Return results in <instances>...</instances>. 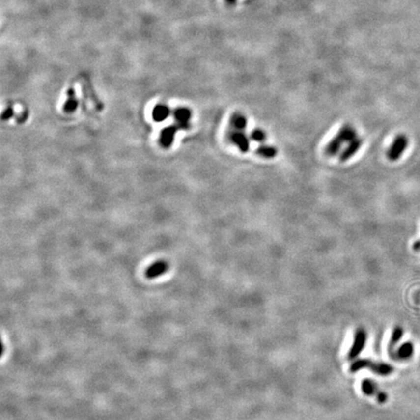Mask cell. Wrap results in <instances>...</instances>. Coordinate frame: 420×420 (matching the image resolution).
<instances>
[{
	"label": "cell",
	"instance_id": "6da1fadb",
	"mask_svg": "<svg viewBox=\"0 0 420 420\" xmlns=\"http://www.w3.org/2000/svg\"><path fill=\"white\" fill-rule=\"evenodd\" d=\"M363 369H369L372 372H373L378 375L381 376H387L390 375L391 373L394 372V368L387 364V363H383V362H374L373 360L370 359H358L356 360L351 366H350V372L351 373H356L360 370Z\"/></svg>",
	"mask_w": 420,
	"mask_h": 420
},
{
	"label": "cell",
	"instance_id": "7a4b0ae2",
	"mask_svg": "<svg viewBox=\"0 0 420 420\" xmlns=\"http://www.w3.org/2000/svg\"><path fill=\"white\" fill-rule=\"evenodd\" d=\"M408 144H409V140L406 136L399 135L398 137H396L386 153L387 159L391 162H395L399 160L402 154L406 151Z\"/></svg>",
	"mask_w": 420,
	"mask_h": 420
},
{
	"label": "cell",
	"instance_id": "3957f363",
	"mask_svg": "<svg viewBox=\"0 0 420 420\" xmlns=\"http://www.w3.org/2000/svg\"><path fill=\"white\" fill-rule=\"evenodd\" d=\"M367 341V332L360 328L356 331L353 344L348 352V359H355L364 349Z\"/></svg>",
	"mask_w": 420,
	"mask_h": 420
},
{
	"label": "cell",
	"instance_id": "277c9868",
	"mask_svg": "<svg viewBox=\"0 0 420 420\" xmlns=\"http://www.w3.org/2000/svg\"><path fill=\"white\" fill-rule=\"evenodd\" d=\"M361 388L364 394L368 395V396H375L377 401L381 404L385 403L388 400V396L386 393H384L383 391H379L376 384L373 382L372 379L366 378L362 381L361 384Z\"/></svg>",
	"mask_w": 420,
	"mask_h": 420
},
{
	"label": "cell",
	"instance_id": "5b68a950",
	"mask_svg": "<svg viewBox=\"0 0 420 420\" xmlns=\"http://www.w3.org/2000/svg\"><path fill=\"white\" fill-rule=\"evenodd\" d=\"M231 142L234 144L241 153H247L250 149L249 138L243 133V131H234L229 135Z\"/></svg>",
	"mask_w": 420,
	"mask_h": 420
},
{
	"label": "cell",
	"instance_id": "8992f818",
	"mask_svg": "<svg viewBox=\"0 0 420 420\" xmlns=\"http://www.w3.org/2000/svg\"><path fill=\"white\" fill-rule=\"evenodd\" d=\"M362 144H363V141L359 138L349 142L347 147L340 153L339 161L340 162H346V161L350 160L359 151Z\"/></svg>",
	"mask_w": 420,
	"mask_h": 420
},
{
	"label": "cell",
	"instance_id": "52a82bcc",
	"mask_svg": "<svg viewBox=\"0 0 420 420\" xmlns=\"http://www.w3.org/2000/svg\"><path fill=\"white\" fill-rule=\"evenodd\" d=\"M342 143H349L357 139V132L350 124H344L336 136Z\"/></svg>",
	"mask_w": 420,
	"mask_h": 420
},
{
	"label": "cell",
	"instance_id": "ba28073f",
	"mask_svg": "<svg viewBox=\"0 0 420 420\" xmlns=\"http://www.w3.org/2000/svg\"><path fill=\"white\" fill-rule=\"evenodd\" d=\"M415 352L414 343L411 341H407L403 343L393 354L394 359L397 360H408L410 359Z\"/></svg>",
	"mask_w": 420,
	"mask_h": 420
},
{
	"label": "cell",
	"instance_id": "9c48e42d",
	"mask_svg": "<svg viewBox=\"0 0 420 420\" xmlns=\"http://www.w3.org/2000/svg\"><path fill=\"white\" fill-rule=\"evenodd\" d=\"M230 126L234 131H244L247 128V118L240 112H234L230 119Z\"/></svg>",
	"mask_w": 420,
	"mask_h": 420
},
{
	"label": "cell",
	"instance_id": "30bf717a",
	"mask_svg": "<svg viewBox=\"0 0 420 420\" xmlns=\"http://www.w3.org/2000/svg\"><path fill=\"white\" fill-rule=\"evenodd\" d=\"M192 117V112L188 108H179L175 112V118L177 120V125L180 129H188L189 121Z\"/></svg>",
	"mask_w": 420,
	"mask_h": 420
},
{
	"label": "cell",
	"instance_id": "8fae6325",
	"mask_svg": "<svg viewBox=\"0 0 420 420\" xmlns=\"http://www.w3.org/2000/svg\"><path fill=\"white\" fill-rule=\"evenodd\" d=\"M256 154L264 159L270 160V159H274L277 157L278 155V149L275 146L272 145H268V144H263L260 145L257 150H256Z\"/></svg>",
	"mask_w": 420,
	"mask_h": 420
},
{
	"label": "cell",
	"instance_id": "7c38bea8",
	"mask_svg": "<svg viewBox=\"0 0 420 420\" xmlns=\"http://www.w3.org/2000/svg\"><path fill=\"white\" fill-rule=\"evenodd\" d=\"M342 144L343 143L340 140H338L336 137H335L328 143V145L325 148V154L329 157H334V156L337 155L340 152Z\"/></svg>",
	"mask_w": 420,
	"mask_h": 420
},
{
	"label": "cell",
	"instance_id": "4fadbf2b",
	"mask_svg": "<svg viewBox=\"0 0 420 420\" xmlns=\"http://www.w3.org/2000/svg\"><path fill=\"white\" fill-rule=\"evenodd\" d=\"M176 131H177V129L175 127H169V128H168L162 132L161 143L163 146H165L166 148H168L172 144L173 138H174Z\"/></svg>",
	"mask_w": 420,
	"mask_h": 420
},
{
	"label": "cell",
	"instance_id": "5bb4252c",
	"mask_svg": "<svg viewBox=\"0 0 420 420\" xmlns=\"http://www.w3.org/2000/svg\"><path fill=\"white\" fill-rule=\"evenodd\" d=\"M67 95H68V97H67V100L64 104V111L67 113H72L76 110L77 105H78L77 99L75 98V92H74L73 88H70L68 90Z\"/></svg>",
	"mask_w": 420,
	"mask_h": 420
},
{
	"label": "cell",
	"instance_id": "9a60e30c",
	"mask_svg": "<svg viewBox=\"0 0 420 420\" xmlns=\"http://www.w3.org/2000/svg\"><path fill=\"white\" fill-rule=\"evenodd\" d=\"M404 335V330L403 328L400 326L395 327L393 332H392V336H391V339L389 342V352L392 355V353L394 352V346L400 341V339L402 338Z\"/></svg>",
	"mask_w": 420,
	"mask_h": 420
},
{
	"label": "cell",
	"instance_id": "2e32d148",
	"mask_svg": "<svg viewBox=\"0 0 420 420\" xmlns=\"http://www.w3.org/2000/svg\"><path fill=\"white\" fill-rule=\"evenodd\" d=\"M168 269V265L165 262H158L156 264H154L148 271H147V276L149 278H155V277H159L160 275L164 274Z\"/></svg>",
	"mask_w": 420,
	"mask_h": 420
},
{
	"label": "cell",
	"instance_id": "e0dca14e",
	"mask_svg": "<svg viewBox=\"0 0 420 420\" xmlns=\"http://www.w3.org/2000/svg\"><path fill=\"white\" fill-rule=\"evenodd\" d=\"M168 114H169V110L167 106L158 105L157 107H155L153 111V118L157 122H162L165 119H167Z\"/></svg>",
	"mask_w": 420,
	"mask_h": 420
},
{
	"label": "cell",
	"instance_id": "ac0fdd59",
	"mask_svg": "<svg viewBox=\"0 0 420 420\" xmlns=\"http://www.w3.org/2000/svg\"><path fill=\"white\" fill-rule=\"evenodd\" d=\"M250 139L255 142L263 143L267 140V135L266 132L261 129H254L250 134Z\"/></svg>",
	"mask_w": 420,
	"mask_h": 420
},
{
	"label": "cell",
	"instance_id": "d6986e66",
	"mask_svg": "<svg viewBox=\"0 0 420 420\" xmlns=\"http://www.w3.org/2000/svg\"><path fill=\"white\" fill-rule=\"evenodd\" d=\"M13 115V111H12V109H10V108H8L4 113H3V115H2V119L3 120H6V119H8V118H11V116Z\"/></svg>",
	"mask_w": 420,
	"mask_h": 420
},
{
	"label": "cell",
	"instance_id": "ffe728a7",
	"mask_svg": "<svg viewBox=\"0 0 420 420\" xmlns=\"http://www.w3.org/2000/svg\"><path fill=\"white\" fill-rule=\"evenodd\" d=\"M414 249H415L416 251H420V241H417V242L414 244Z\"/></svg>",
	"mask_w": 420,
	"mask_h": 420
},
{
	"label": "cell",
	"instance_id": "44dd1931",
	"mask_svg": "<svg viewBox=\"0 0 420 420\" xmlns=\"http://www.w3.org/2000/svg\"><path fill=\"white\" fill-rule=\"evenodd\" d=\"M226 1V3L227 4H229V5H234L235 3H236V1L237 0H225Z\"/></svg>",
	"mask_w": 420,
	"mask_h": 420
}]
</instances>
